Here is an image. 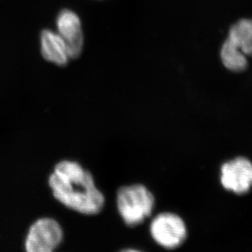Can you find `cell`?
Here are the masks:
<instances>
[{
    "label": "cell",
    "mask_w": 252,
    "mask_h": 252,
    "mask_svg": "<svg viewBox=\"0 0 252 252\" xmlns=\"http://www.w3.org/2000/svg\"><path fill=\"white\" fill-rule=\"evenodd\" d=\"M117 209L127 225L133 227L143 223L153 212L155 199L145 186H124L117 191Z\"/></svg>",
    "instance_id": "7a4b0ae2"
},
{
    "label": "cell",
    "mask_w": 252,
    "mask_h": 252,
    "mask_svg": "<svg viewBox=\"0 0 252 252\" xmlns=\"http://www.w3.org/2000/svg\"><path fill=\"white\" fill-rule=\"evenodd\" d=\"M220 58L223 65L233 72H242L248 67V59L237 49L224 42L220 51Z\"/></svg>",
    "instance_id": "9c48e42d"
},
{
    "label": "cell",
    "mask_w": 252,
    "mask_h": 252,
    "mask_svg": "<svg viewBox=\"0 0 252 252\" xmlns=\"http://www.w3.org/2000/svg\"><path fill=\"white\" fill-rule=\"evenodd\" d=\"M40 49L43 58L55 65H65L70 59L66 44L58 32L44 30L40 34Z\"/></svg>",
    "instance_id": "52a82bcc"
},
{
    "label": "cell",
    "mask_w": 252,
    "mask_h": 252,
    "mask_svg": "<svg viewBox=\"0 0 252 252\" xmlns=\"http://www.w3.org/2000/svg\"><path fill=\"white\" fill-rule=\"evenodd\" d=\"M120 252H142L140 251L135 250V249H126V250H122Z\"/></svg>",
    "instance_id": "30bf717a"
},
{
    "label": "cell",
    "mask_w": 252,
    "mask_h": 252,
    "mask_svg": "<svg viewBox=\"0 0 252 252\" xmlns=\"http://www.w3.org/2000/svg\"><path fill=\"white\" fill-rule=\"evenodd\" d=\"M54 197L63 205L83 215H96L105 204L91 173L79 163L63 160L57 164L49 180Z\"/></svg>",
    "instance_id": "6da1fadb"
},
{
    "label": "cell",
    "mask_w": 252,
    "mask_h": 252,
    "mask_svg": "<svg viewBox=\"0 0 252 252\" xmlns=\"http://www.w3.org/2000/svg\"><path fill=\"white\" fill-rule=\"evenodd\" d=\"M57 29L64 39L70 59L80 56L84 46V34L80 17L73 11L64 9L57 17Z\"/></svg>",
    "instance_id": "8992f818"
},
{
    "label": "cell",
    "mask_w": 252,
    "mask_h": 252,
    "mask_svg": "<svg viewBox=\"0 0 252 252\" xmlns=\"http://www.w3.org/2000/svg\"><path fill=\"white\" fill-rule=\"evenodd\" d=\"M225 42L246 57L252 56V19L239 20L233 24Z\"/></svg>",
    "instance_id": "ba28073f"
},
{
    "label": "cell",
    "mask_w": 252,
    "mask_h": 252,
    "mask_svg": "<svg viewBox=\"0 0 252 252\" xmlns=\"http://www.w3.org/2000/svg\"><path fill=\"white\" fill-rule=\"evenodd\" d=\"M220 173L221 185L226 190L243 194L252 187V163L248 158H238L224 163Z\"/></svg>",
    "instance_id": "5b68a950"
},
{
    "label": "cell",
    "mask_w": 252,
    "mask_h": 252,
    "mask_svg": "<svg viewBox=\"0 0 252 252\" xmlns=\"http://www.w3.org/2000/svg\"><path fill=\"white\" fill-rule=\"evenodd\" d=\"M63 240V228L58 221L39 219L29 228L25 243L26 252H54Z\"/></svg>",
    "instance_id": "3957f363"
},
{
    "label": "cell",
    "mask_w": 252,
    "mask_h": 252,
    "mask_svg": "<svg viewBox=\"0 0 252 252\" xmlns=\"http://www.w3.org/2000/svg\"><path fill=\"white\" fill-rule=\"evenodd\" d=\"M150 233L153 240L160 247L172 250L182 245L187 237L185 221L175 214H159L150 224Z\"/></svg>",
    "instance_id": "277c9868"
}]
</instances>
